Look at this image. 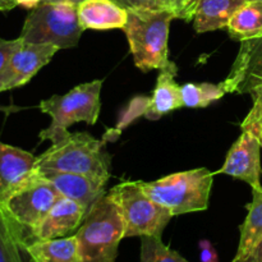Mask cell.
<instances>
[{"label": "cell", "instance_id": "obj_21", "mask_svg": "<svg viewBox=\"0 0 262 262\" xmlns=\"http://www.w3.org/2000/svg\"><path fill=\"white\" fill-rule=\"evenodd\" d=\"M27 233L0 207V262H25Z\"/></svg>", "mask_w": 262, "mask_h": 262}, {"label": "cell", "instance_id": "obj_1", "mask_svg": "<svg viewBox=\"0 0 262 262\" xmlns=\"http://www.w3.org/2000/svg\"><path fill=\"white\" fill-rule=\"evenodd\" d=\"M128 20L123 28L136 67L142 72L168 71L178 73L169 59V28L176 14L171 10L127 8Z\"/></svg>", "mask_w": 262, "mask_h": 262}, {"label": "cell", "instance_id": "obj_29", "mask_svg": "<svg viewBox=\"0 0 262 262\" xmlns=\"http://www.w3.org/2000/svg\"><path fill=\"white\" fill-rule=\"evenodd\" d=\"M230 262H262V238L255 248L246 257L241 260H232Z\"/></svg>", "mask_w": 262, "mask_h": 262}, {"label": "cell", "instance_id": "obj_7", "mask_svg": "<svg viewBox=\"0 0 262 262\" xmlns=\"http://www.w3.org/2000/svg\"><path fill=\"white\" fill-rule=\"evenodd\" d=\"M106 194L119 207L125 224V238H161L164 229L173 217L165 207L146 194L140 182H122Z\"/></svg>", "mask_w": 262, "mask_h": 262}, {"label": "cell", "instance_id": "obj_36", "mask_svg": "<svg viewBox=\"0 0 262 262\" xmlns=\"http://www.w3.org/2000/svg\"><path fill=\"white\" fill-rule=\"evenodd\" d=\"M30 262H31V260H30Z\"/></svg>", "mask_w": 262, "mask_h": 262}, {"label": "cell", "instance_id": "obj_14", "mask_svg": "<svg viewBox=\"0 0 262 262\" xmlns=\"http://www.w3.org/2000/svg\"><path fill=\"white\" fill-rule=\"evenodd\" d=\"M262 79V37L242 41L227 78L220 84L227 94H241L251 81Z\"/></svg>", "mask_w": 262, "mask_h": 262}, {"label": "cell", "instance_id": "obj_30", "mask_svg": "<svg viewBox=\"0 0 262 262\" xmlns=\"http://www.w3.org/2000/svg\"><path fill=\"white\" fill-rule=\"evenodd\" d=\"M197 3L199 0H183V12H182V18L186 22H191L192 18H193L194 9L197 7Z\"/></svg>", "mask_w": 262, "mask_h": 262}, {"label": "cell", "instance_id": "obj_12", "mask_svg": "<svg viewBox=\"0 0 262 262\" xmlns=\"http://www.w3.org/2000/svg\"><path fill=\"white\" fill-rule=\"evenodd\" d=\"M87 209L83 205L67 197H61L48 212L40 224L31 230L30 241H45L67 237L77 230L86 216Z\"/></svg>", "mask_w": 262, "mask_h": 262}, {"label": "cell", "instance_id": "obj_2", "mask_svg": "<svg viewBox=\"0 0 262 262\" xmlns=\"http://www.w3.org/2000/svg\"><path fill=\"white\" fill-rule=\"evenodd\" d=\"M36 170L77 173L109 181L110 155L101 140L89 133L68 132L36 158Z\"/></svg>", "mask_w": 262, "mask_h": 262}, {"label": "cell", "instance_id": "obj_35", "mask_svg": "<svg viewBox=\"0 0 262 262\" xmlns=\"http://www.w3.org/2000/svg\"><path fill=\"white\" fill-rule=\"evenodd\" d=\"M246 2H251V0H246ZM258 2H262V0H258Z\"/></svg>", "mask_w": 262, "mask_h": 262}, {"label": "cell", "instance_id": "obj_31", "mask_svg": "<svg viewBox=\"0 0 262 262\" xmlns=\"http://www.w3.org/2000/svg\"><path fill=\"white\" fill-rule=\"evenodd\" d=\"M42 3V0H17V4L20 5L23 8H27V9H33L37 5H40Z\"/></svg>", "mask_w": 262, "mask_h": 262}, {"label": "cell", "instance_id": "obj_3", "mask_svg": "<svg viewBox=\"0 0 262 262\" xmlns=\"http://www.w3.org/2000/svg\"><path fill=\"white\" fill-rule=\"evenodd\" d=\"M74 235L81 262H115L120 241L125 238L119 207L105 193L90 207Z\"/></svg>", "mask_w": 262, "mask_h": 262}, {"label": "cell", "instance_id": "obj_17", "mask_svg": "<svg viewBox=\"0 0 262 262\" xmlns=\"http://www.w3.org/2000/svg\"><path fill=\"white\" fill-rule=\"evenodd\" d=\"M31 262H81L76 235L25 243Z\"/></svg>", "mask_w": 262, "mask_h": 262}, {"label": "cell", "instance_id": "obj_18", "mask_svg": "<svg viewBox=\"0 0 262 262\" xmlns=\"http://www.w3.org/2000/svg\"><path fill=\"white\" fill-rule=\"evenodd\" d=\"M245 3L246 0H199L192 18L194 30L205 33L227 28L230 17Z\"/></svg>", "mask_w": 262, "mask_h": 262}, {"label": "cell", "instance_id": "obj_28", "mask_svg": "<svg viewBox=\"0 0 262 262\" xmlns=\"http://www.w3.org/2000/svg\"><path fill=\"white\" fill-rule=\"evenodd\" d=\"M241 94L251 95V97H252L253 100V104L260 105L262 107V79L251 81L250 83H247L243 87Z\"/></svg>", "mask_w": 262, "mask_h": 262}, {"label": "cell", "instance_id": "obj_25", "mask_svg": "<svg viewBox=\"0 0 262 262\" xmlns=\"http://www.w3.org/2000/svg\"><path fill=\"white\" fill-rule=\"evenodd\" d=\"M22 38L18 37L14 40H4L0 38V82H2L3 76H4L7 67L9 64L10 58L15 53L18 48L22 45Z\"/></svg>", "mask_w": 262, "mask_h": 262}, {"label": "cell", "instance_id": "obj_6", "mask_svg": "<svg viewBox=\"0 0 262 262\" xmlns=\"http://www.w3.org/2000/svg\"><path fill=\"white\" fill-rule=\"evenodd\" d=\"M82 32L77 5L69 0H60L41 3L31 9L19 37L26 43H51L60 50L78 45Z\"/></svg>", "mask_w": 262, "mask_h": 262}, {"label": "cell", "instance_id": "obj_22", "mask_svg": "<svg viewBox=\"0 0 262 262\" xmlns=\"http://www.w3.org/2000/svg\"><path fill=\"white\" fill-rule=\"evenodd\" d=\"M224 95H227V92L220 83L214 84L204 82V83H184L183 86H181L182 107H193V109L206 107L211 102L222 99Z\"/></svg>", "mask_w": 262, "mask_h": 262}, {"label": "cell", "instance_id": "obj_15", "mask_svg": "<svg viewBox=\"0 0 262 262\" xmlns=\"http://www.w3.org/2000/svg\"><path fill=\"white\" fill-rule=\"evenodd\" d=\"M78 22L82 30H123L128 12L114 0H83L77 4Z\"/></svg>", "mask_w": 262, "mask_h": 262}, {"label": "cell", "instance_id": "obj_13", "mask_svg": "<svg viewBox=\"0 0 262 262\" xmlns=\"http://www.w3.org/2000/svg\"><path fill=\"white\" fill-rule=\"evenodd\" d=\"M37 173L50 182L61 196L83 205L87 211L97 200L105 194L104 188L107 182L102 179L83 176V174L64 173L56 170H43Z\"/></svg>", "mask_w": 262, "mask_h": 262}, {"label": "cell", "instance_id": "obj_26", "mask_svg": "<svg viewBox=\"0 0 262 262\" xmlns=\"http://www.w3.org/2000/svg\"><path fill=\"white\" fill-rule=\"evenodd\" d=\"M118 4L127 8H143V9H154V10H163L168 9L165 0H115Z\"/></svg>", "mask_w": 262, "mask_h": 262}, {"label": "cell", "instance_id": "obj_23", "mask_svg": "<svg viewBox=\"0 0 262 262\" xmlns=\"http://www.w3.org/2000/svg\"><path fill=\"white\" fill-rule=\"evenodd\" d=\"M140 262H188L177 251L164 245L161 238L141 237Z\"/></svg>", "mask_w": 262, "mask_h": 262}, {"label": "cell", "instance_id": "obj_27", "mask_svg": "<svg viewBox=\"0 0 262 262\" xmlns=\"http://www.w3.org/2000/svg\"><path fill=\"white\" fill-rule=\"evenodd\" d=\"M200 247V258L201 262H219L217 252L211 242L207 239H201L199 243Z\"/></svg>", "mask_w": 262, "mask_h": 262}, {"label": "cell", "instance_id": "obj_33", "mask_svg": "<svg viewBox=\"0 0 262 262\" xmlns=\"http://www.w3.org/2000/svg\"><path fill=\"white\" fill-rule=\"evenodd\" d=\"M69 2H72V3H74V4H79V3H81V2H83V0H69ZM114 2H115V0H114Z\"/></svg>", "mask_w": 262, "mask_h": 262}, {"label": "cell", "instance_id": "obj_34", "mask_svg": "<svg viewBox=\"0 0 262 262\" xmlns=\"http://www.w3.org/2000/svg\"><path fill=\"white\" fill-rule=\"evenodd\" d=\"M55 2H60V0H42V3H55Z\"/></svg>", "mask_w": 262, "mask_h": 262}, {"label": "cell", "instance_id": "obj_5", "mask_svg": "<svg viewBox=\"0 0 262 262\" xmlns=\"http://www.w3.org/2000/svg\"><path fill=\"white\" fill-rule=\"evenodd\" d=\"M214 174L206 168L170 174L154 182H140L147 196L173 216L205 211L209 207Z\"/></svg>", "mask_w": 262, "mask_h": 262}, {"label": "cell", "instance_id": "obj_10", "mask_svg": "<svg viewBox=\"0 0 262 262\" xmlns=\"http://www.w3.org/2000/svg\"><path fill=\"white\" fill-rule=\"evenodd\" d=\"M261 148L260 141L252 133L242 130L217 174L241 179L250 184L252 189L261 188Z\"/></svg>", "mask_w": 262, "mask_h": 262}, {"label": "cell", "instance_id": "obj_4", "mask_svg": "<svg viewBox=\"0 0 262 262\" xmlns=\"http://www.w3.org/2000/svg\"><path fill=\"white\" fill-rule=\"evenodd\" d=\"M102 79L82 83L72 89L66 95H54L50 99L42 100L38 105L43 114L51 118L48 128L38 135L41 141H60L68 133V128L76 123H87L94 125L97 122L101 110Z\"/></svg>", "mask_w": 262, "mask_h": 262}, {"label": "cell", "instance_id": "obj_24", "mask_svg": "<svg viewBox=\"0 0 262 262\" xmlns=\"http://www.w3.org/2000/svg\"><path fill=\"white\" fill-rule=\"evenodd\" d=\"M241 129L252 133L260 141L262 147V107L260 105L253 104L252 109L241 123Z\"/></svg>", "mask_w": 262, "mask_h": 262}, {"label": "cell", "instance_id": "obj_16", "mask_svg": "<svg viewBox=\"0 0 262 262\" xmlns=\"http://www.w3.org/2000/svg\"><path fill=\"white\" fill-rule=\"evenodd\" d=\"M176 73L161 71L156 79L152 96L143 97L142 115L148 120H158L164 115L182 107L181 86L176 82Z\"/></svg>", "mask_w": 262, "mask_h": 262}, {"label": "cell", "instance_id": "obj_8", "mask_svg": "<svg viewBox=\"0 0 262 262\" xmlns=\"http://www.w3.org/2000/svg\"><path fill=\"white\" fill-rule=\"evenodd\" d=\"M61 197L58 189L35 169L33 176L7 200L3 209L27 233L28 238L31 230L40 224Z\"/></svg>", "mask_w": 262, "mask_h": 262}, {"label": "cell", "instance_id": "obj_9", "mask_svg": "<svg viewBox=\"0 0 262 262\" xmlns=\"http://www.w3.org/2000/svg\"><path fill=\"white\" fill-rule=\"evenodd\" d=\"M59 49L51 43H26L15 50L10 58L2 82L0 94L25 86L53 59Z\"/></svg>", "mask_w": 262, "mask_h": 262}, {"label": "cell", "instance_id": "obj_19", "mask_svg": "<svg viewBox=\"0 0 262 262\" xmlns=\"http://www.w3.org/2000/svg\"><path fill=\"white\" fill-rule=\"evenodd\" d=\"M229 36L238 41L262 37V2L251 0L241 5L228 22Z\"/></svg>", "mask_w": 262, "mask_h": 262}, {"label": "cell", "instance_id": "obj_32", "mask_svg": "<svg viewBox=\"0 0 262 262\" xmlns=\"http://www.w3.org/2000/svg\"><path fill=\"white\" fill-rule=\"evenodd\" d=\"M17 0H0V12H8L17 7Z\"/></svg>", "mask_w": 262, "mask_h": 262}, {"label": "cell", "instance_id": "obj_11", "mask_svg": "<svg viewBox=\"0 0 262 262\" xmlns=\"http://www.w3.org/2000/svg\"><path fill=\"white\" fill-rule=\"evenodd\" d=\"M35 169L32 154L0 141V207L33 176Z\"/></svg>", "mask_w": 262, "mask_h": 262}, {"label": "cell", "instance_id": "obj_20", "mask_svg": "<svg viewBox=\"0 0 262 262\" xmlns=\"http://www.w3.org/2000/svg\"><path fill=\"white\" fill-rule=\"evenodd\" d=\"M247 216L241 225V237L237 253L233 260L246 257L262 238V187L252 189V201L246 206Z\"/></svg>", "mask_w": 262, "mask_h": 262}]
</instances>
